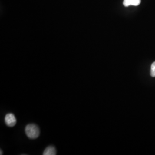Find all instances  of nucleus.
<instances>
[{
    "label": "nucleus",
    "instance_id": "f257e3e1",
    "mask_svg": "<svg viewBox=\"0 0 155 155\" xmlns=\"http://www.w3.org/2000/svg\"><path fill=\"white\" fill-rule=\"evenodd\" d=\"M25 132L29 139H36L39 137L40 129L35 124H28L25 128Z\"/></svg>",
    "mask_w": 155,
    "mask_h": 155
},
{
    "label": "nucleus",
    "instance_id": "f03ea898",
    "mask_svg": "<svg viewBox=\"0 0 155 155\" xmlns=\"http://www.w3.org/2000/svg\"><path fill=\"white\" fill-rule=\"evenodd\" d=\"M5 122L7 126L13 127L16 124V118L13 113H8L5 117Z\"/></svg>",
    "mask_w": 155,
    "mask_h": 155
},
{
    "label": "nucleus",
    "instance_id": "7ed1b4c3",
    "mask_svg": "<svg viewBox=\"0 0 155 155\" xmlns=\"http://www.w3.org/2000/svg\"><path fill=\"white\" fill-rule=\"evenodd\" d=\"M141 3V0H124V5L126 7L129 6H138Z\"/></svg>",
    "mask_w": 155,
    "mask_h": 155
},
{
    "label": "nucleus",
    "instance_id": "20e7f679",
    "mask_svg": "<svg viewBox=\"0 0 155 155\" xmlns=\"http://www.w3.org/2000/svg\"><path fill=\"white\" fill-rule=\"evenodd\" d=\"M56 154V150L53 146H49L43 152L44 155H55Z\"/></svg>",
    "mask_w": 155,
    "mask_h": 155
},
{
    "label": "nucleus",
    "instance_id": "39448f33",
    "mask_svg": "<svg viewBox=\"0 0 155 155\" xmlns=\"http://www.w3.org/2000/svg\"><path fill=\"white\" fill-rule=\"evenodd\" d=\"M150 75L152 77H155V61L153 62L152 65H151V68H150Z\"/></svg>",
    "mask_w": 155,
    "mask_h": 155
},
{
    "label": "nucleus",
    "instance_id": "423d86ee",
    "mask_svg": "<svg viewBox=\"0 0 155 155\" xmlns=\"http://www.w3.org/2000/svg\"><path fill=\"white\" fill-rule=\"evenodd\" d=\"M2 154H3V153L2 152V150H1V153H0V155H2Z\"/></svg>",
    "mask_w": 155,
    "mask_h": 155
}]
</instances>
